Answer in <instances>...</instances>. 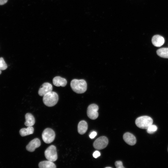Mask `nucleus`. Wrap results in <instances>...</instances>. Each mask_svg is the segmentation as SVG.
I'll list each match as a JSON object with an SVG mask.
<instances>
[{"label": "nucleus", "instance_id": "23", "mask_svg": "<svg viewBox=\"0 0 168 168\" xmlns=\"http://www.w3.org/2000/svg\"><path fill=\"white\" fill-rule=\"evenodd\" d=\"M8 0H0V5H3L6 4Z\"/></svg>", "mask_w": 168, "mask_h": 168}, {"label": "nucleus", "instance_id": "14", "mask_svg": "<svg viewBox=\"0 0 168 168\" xmlns=\"http://www.w3.org/2000/svg\"><path fill=\"white\" fill-rule=\"evenodd\" d=\"M26 121L25 125L26 126H31L33 125L35 122V118L30 113H27L25 116Z\"/></svg>", "mask_w": 168, "mask_h": 168}, {"label": "nucleus", "instance_id": "8", "mask_svg": "<svg viewBox=\"0 0 168 168\" xmlns=\"http://www.w3.org/2000/svg\"><path fill=\"white\" fill-rule=\"evenodd\" d=\"M41 145L40 140L38 138H35L31 141L26 146V150L30 152H33Z\"/></svg>", "mask_w": 168, "mask_h": 168}, {"label": "nucleus", "instance_id": "3", "mask_svg": "<svg viewBox=\"0 0 168 168\" xmlns=\"http://www.w3.org/2000/svg\"><path fill=\"white\" fill-rule=\"evenodd\" d=\"M135 123L136 126L139 128L147 129L150 125L153 124V120L149 116H142L137 118Z\"/></svg>", "mask_w": 168, "mask_h": 168}, {"label": "nucleus", "instance_id": "7", "mask_svg": "<svg viewBox=\"0 0 168 168\" xmlns=\"http://www.w3.org/2000/svg\"><path fill=\"white\" fill-rule=\"evenodd\" d=\"M98 106L95 104L90 105L88 107L87 114L88 117L91 119H95L98 116Z\"/></svg>", "mask_w": 168, "mask_h": 168}, {"label": "nucleus", "instance_id": "5", "mask_svg": "<svg viewBox=\"0 0 168 168\" xmlns=\"http://www.w3.org/2000/svg\"><path fill=\"white\" fill-rule=\"evenodd\" d=\"M55 136L54 131L49 128L45 129L42 134V139L46 143H50L52 142L54 139Z\"/></svg>", "mask_w": 168, "mask_h": 168}, {"label": "nucleus", "instance_id": "22", "mask_svg": "<svg viewBox=\"0 0 168 168\" xmlns=\"http://www.w3.org/2000/svg\"><path fill=\"white\" fill-rule=\"evenodd\" d=\"M97 133L95 131H93L91 132L89 135V137L90 138L92 139L94 138L96 135Z\"/></svg>", "mask_w": 168, "mask_h": 168}, {"label": "nucleus", "instance_id": "11", "mask_svg": "<svg viewBox=\"0 0 168 168\" xmlns=\"http://www.w3.org/2000/svg\"><path fill=\"white\" fill-rule=\"evenodd\" d=\"M152 44L155 46L159 47L162 46L164 43V38L159 35L153 36L152 39Z\"/></svg>", "mask_w": 168, "mask_h": 168}, {"label": "nucleus", "instance_id": "20", "mask_svg": "<svg viewBox=\"0 0 168 168\" xmlns=\"http://www.w3.org/2000/svg\"><path fill=\"white\" fill-rule=\"evenodd\" d=\"M115 166L117 168H124L122 162L121 161H117L115 163Z\"/></svg>", "mask_w": 168, "mask_h": 168}, {"label": "nucleus", "instance_id": "24", "mask_svg": "<svg viewBox=\"0 0 168 168\" xmlns=\"http://www.w3.org/2000/svg\"><path fill=\"white\" fill-rule=\"evenodd\" d=\"M1 72H2L1 70H0V75L1 73Z\"/></svg>", "mask_w": 168, "mask_h": 168}, {"label": "nucleus", "instance_id": "21", "mask_svg": "<svg viewBox=\"0 0 168 168\" xmlns=\"http://www.w3.org/2000/svg\"><path fill=\"white\" fill-rule=\"evenodd\" d=\"M100 155V152L99 151H96L93 153V156L95 158H97Z\"/></svg>", "mask_w": 168, "mask_h": 168}, {"label": "nucleus", "instance_id": "2", "mask_svg": "<svg viewBox=\"0 0 168 168\" xmlns=\"http://www.w3.org/2000/svg\"><path fill=\"white\" fill-rule=\"evenodd\" d=\"M58 100V94L52 91L45 94L43 99L44 103L48 107H52L55 105L57 103Z\"/></svg>", "mask_w": 168, "mask_h": 168}, {"label": "nucleus", "instance_id": "15", "mask_svg": "<svg viewBox=\"0 0 168 168\" xmlns=\"http://www.w3.org/2000/svg\"><path fill=\"white\" fill-rule=\"evenodd\" d=\"M40 168H55V165L53 162L49 161H45L40 162L39 164Z\"/></svg>", "mask_w": 168, "mask_h": 168}, {"label": "nucleus", "instance_id": "26", "mask_svg": "<svg viewBox=\"0 0 168 168\" xmlns=\"http://www.w3.org/2000/svg\"></svg>", "mask_w": 168, "mask_h": 168}, {"label": "nucleus", "instance_id": "19", "mask_svg": "<svg viewBox=\"0 0 168 168\" xmlns=\"http://www.w3.org/2000/svg\"><path fill=\"white\" fill-rule=\"evenodd\" d=\"M7 67V65L2 57L0 58V70H3L6 69Z\"/></svg>", "mask_w": 168, "mask_h": 168}, {"label": "nucleus", "instance_id": "1", "mask_svg": "<svg viewBox=\"0 0 168 168\" xmlns=\"http://www.w3.org/2000/svg\"><path fill=\"white\" fill-rule=\"evenodd\" d=\"M70 86L72 90L77 93H83L87 89V83L84 79H73L71 82Z\"/></svg>", "mask_w": 168, "mask_h": 168}, {"label": "nucleus", "instance_id": "16", "mask_svg": "<svg viewBox=\"0 0 168 168\" xmlns=\"http://www.w3.org/2000/svg\"><path fill=\"white\" fill-rule=\"evenodd\" d=\"M34 128L31 126H28L26 128L21 129L19 131L20 135L22 137L31 134L34 132Z\"/></svg>", "mask_w": 168, "mask_h": 168}, {"label": "nucleus", "instance_id": "10", "mask_svg": "<svg viewBox=\"0 0 168 168\" xmlns=\"http://www.w3.org/2000/svg\"><path fill=\"white\" fill-rule=\"evenodd\" d=\"M123 138L124 141L129 145H133L136 142V137L133 134L130 133H125L123 135Z\"/></svg>", "mask_w": 168, "mask_h": 168}, {"label": "nucleus", "instance_id": "6", "mask_svg": "<svg viewBox=\"0 0 168 168\" xmlns=\"http://www.w3.org/2000/svg\"><path fill=\"white\" fill-rule=\"evenodd\" d=\"M108 140L105 136H101L97 138L94 142L93 146L96 149L101 150L104 149L108 144Z\"/></svg>", "mask_w": 168, "mask_h": 168}, {"label": "nucleus", "instance_id": "25", "mask_svg": "<svg viewBox=\"0 0 168 168\" xmlns=\"http://www.w3.org/2000/svg\"><path fill=\"white\" fill-rule=\"evenodd\" d=\"M106 168H111V167H106Z\"/></svg>", "mask_w": 168, "mask_h": 168}, {"label": "nucleus", "instance_id": "17", "mask_svg": "<svg viewBox=\"0 0 168 168\" xmlns=\"http://www.w3.org/2000/svg\"><path fill=\"white\" fill-rule=\"evenodd\" d=\"M156 54L161 57L168 58V48H163L159 49L157 50Z\"/></svg>", "mask_w": 168, "mask_h": 168}, {"label": "nucleus", "instance_id": "13", "mask_svg": "<svg viewBox=\"0 0 168 168\" xmlns=\"http://www.w3.org/2000/svg\"><path fill=\"white\" fill-rule=\"evenodd\" d=\"M87 128L88 125L87 123L84 120L81 121L78 125V132L80 134H84L86 132Z\"/></svg>", "mask_w": 168, "mask_h": 168}, {"label": "nucleus", "instance_id": "9", "mask_svg": "<svg viewBox=\"0 0 168 168\" xmlns=\"http://www.w3.org/2000/svg\"><path fill=\"white\" fill-rule=\"evenodd\" d=\"M53 87L52 85L48 82H45L42 84V87L38 91V94L40 96H44L48 92L52 91Z\"/></svg>", "mask_w": 168, "mask_h": 168}, {"label": "nucleus", "instance_id": "12", "mask_svg": "<svg viewBox=\"0 0 168 168\" xmlns=\"http://www.w3.org/2000/svg\"><path fill=\"white\" fill-rule=\"evenodd\" d=\"M53 82L54 85L57 86H65L67 84V80L60 76H56L53 79Z\"/></svg>", "mask_w": 168, "mask_h": 168}, {"label": "nucleus", "instance_id": "18", "mask_svg": "<svg viewBox=\"0 0 168 168\" xmlns=\"http://www.w3.org/2000/svg\"><path fill=\"white\" fill-rule=\"evenodd\" d=\"M147 129L148 133L152 134L157 131V127L156 125L152 124L150 125Z\"/></svg>", "mask_w": 168, "mask_h": 168}, {"label": "nucleus", "instance_id": "4", "mask_svg": "<svg viewBox=\"0 0 168 168\" xmlns=\"http://www.w3.org/2000/svg\"><path fill=\"white\" fill-rule=\"evenodd\" d=\"M44 155L48 160L52 162L55 161L58 158L56 147L53 145L49 146L45 151Z\"/></svg>", "mask_w": 168, "mask_h": 168}]
</instances>
